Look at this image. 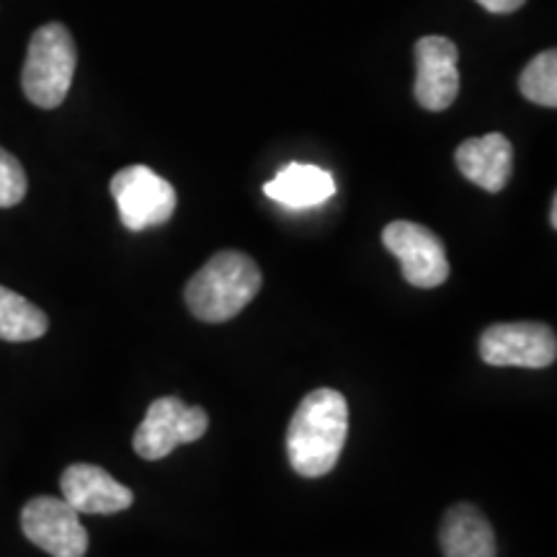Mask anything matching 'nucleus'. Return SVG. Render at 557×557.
<instances>
[{
    "mask_svg": "<svg viewBox=\"0 0 557 557\" xmlns=\"http://www.w3.org/2000/svg\"><path fill=\"white\" fill-rule=\"evenodd\" d=\"M348 436V406L338 389H312L299 403L287 429V457L302 478H323L338 465Z\"/></svg>",
    "mask_w": 557,
    "mask_h": 557,
    "instance_id": "1",
    "label": "nucleus"
},
{
    "mask_svg": "<svg viewBox=\"0 0 557 557\" xmlns=\"http://www.w3.org/2000/svg\"><path fill=\"white\" fill-rule=\"evenodd\" d=\"M111 197L120 207L122 225L132 233L165 225L176 212L178 197L171 181L148 165H127L111 178Z\"/></svg>",
    "mask_w": 557,
    "mask_h": 557,
    "instance_id": "5",
    "label": "nucleus"
},
{
    "mask_svg": "<svg viewBox=\"0 0 557 557\" xmlns=\"http://www.w3.org/2000/svg\"><path fill=\"white\" fill-rule=\"evenodd\" d=\"M549 225L557 227V197H553V207H549Z\"/></svg>",
    "mask_w": 557,
    "mask_h": 557,
    "instance_id": "18",
    "label": "nucleus"
},
{
    "mask_svg": "<svg viewBox=\"0 0 557 557\" xmlns=\"http://www.w3.org/2000/svg\"><path fill=\"white\" fill-rule=\"evenodd\" d=\"M519 90L527 101L537 107H557V52H540L529 65L521 70Z\"/></svg>",
    "mask_w": 557,
    "mask_h": 557,
    "instance_id": "15",
    "label": "nucleus"
},
{
    "mask_svg": "<svg viewBox=\"0 0 557 557\" xmlns=\"http://www.w3.org/2000/svg\"><path fill=\"white\" fill-rule=\"evenodd\" d=\"M455 160L459 173L487 194L504 191L511 181L513 148L500 132L465 139L455 152Z\"/></svg>",
    "mask_w": 557,
    "mask_h": 557,
    "instance_id": "11",
    "label": "nucleus"
},
{
    "mask_svg": "<svg viewBox=\"0 0 557 557\" xmlns=\"http://www.w3.org/2000/svg\"><path fill=\"white\" fill-rule=\"evenodd\" d=\"M75 62H78V52H75L73 34L65 26L45 24L34 32L24 73H21V88L26 99L39 109H58L73 86Z\"/></svg>",
    "mask_w": 557,
    "mask_h": 557,
    "instance_id": "3",
    "label": "nucleus"
},
{
    "mask_svg": "<svg viewBox=\"0 0 557 557\" xmlns=\"http://www.w3.org/2000/svg\"><path fill=\"white\" fill-rule=\"evenodd\" d=\"M209 416L205 408L186 406L176 395L150 403L148 413L132 436V449L139 457L156 462L169 457L181 444H194L207 434Z\"/></svg>",
    "mask_w": 557,
    "mask_h": 557,
    "instance_id": "4",
    "label": "nucleus"
},
{
    "mask_svg": "<svg viewBox=\"0 0 557 557\" xmlns=\"http://www.w3.org/2000/svg\"><path fill=\"white\" fill-rule=\"evenodd\" d=\"M444 557H496V532L478 506L455 504L438 527Z\"/></svg>",
    "mask_w": 557,
    "mask_h": 557,
    "instance_id": "12",
    "label": "nucleus"
},
{
    "mask_svg": "<svg viewBox=\"0 0 557 557\" xmlns=\"http://www.w3.org/2000/svg\"><path fill=\"white\" fill-rule=\"evenodd\" d=\"M480 359L491 367L547 369L557 359L555 331L545 323H496L480 336Z\"/></svg>",
    "mask_w": 557,
    "mask_h": 557,
    "instance_id": "7",
    "label": "nucleus"
},
{
    "mask_svg": "<svg viewBox=\"0 0 557 557\" xmlns=\"http://www.w3.org/2000/svg\"><path fill=\"white\" fill-rule=\"evenodd\" d=\"M478 3L491 13H513L519 11L527 0H478Z\"/></svg>",
    "mask_w": 557,
    "mask_h": 557,
    "instance_id": "17",
    "label": "nucleus"
},
{
    "mask_svg": "<svg viewBox=\"0 0 557 557\" xmlns=\"http://www.w3.org/2000/svg\"><path fill=\"white\" fill-rule=\"evenodd\" d=\"M263 194L287 209H310L336 194V181L318 165L289 163L263 186Z\"/></svg>",
    "mask_w": 557,
    "mask_h": 557,
    "instance_id": "13",
    "label": "nucleus"
},
{
    "mask_svg": "<svg viewBox=\"0 0 557 557\" xmlns=\"http://www.w3.org/2000/svg\"><path fill=\"white\" fill-rule=\"evenodd\" d=\"M26 189H29V181H26L24 165L9 150L0 148V209L16 207L26 197Z\"/></svg>",
    "mask_w": 557,
    "mask_h": 557,
    "instance_id": "16",
    "label": "nucleus"
},
{
    "mask_svg": "<svg viewBox=\"0 0 557 557\" xmlns=\"http://www.w3.org/2000/svg\"><path fill=\"white\" fill-rule=\"evenodd\" d=\"M459 52L447 37H423L416 45V101L429 111H447L459 94Z\"/></svg>",
    "mask_w": 557,
    "mask_h": 557,
    "instance_id": "9",
    "label": "nucleus"
},
{
    "mask_svg": "<svg viewBox=\"0 0 557 557\" xmlns=\"http://www.w3.org/2000/svg\"><path fill=\"white\" fill-rule=\"evenodd\" d=\"M62 498L78 513H120L135 504V493L99 465H70L60 478Z\"/></svg>",
    "mask_w": 557,
    "mask_h": 557,
    "instance_id": "10",
    "label": "nucleus"
},
{
    "mask_svg": "<svg viewBox=\"0 0 557 557\" xmlns=\"http://www.w3.org/2000/svg\"><path fill=\"white\" fill-rule=\"evenodd\" d=\"M261 284L259 263L248 253L220 250L186 284V308L205 323H225L253 302Z\"/></svg>",
    "mask_w": 557,
    "mask_h": 557,
    "instance_id": "2",
    "label": "nucleus"
},
{
    "mask_svg": "<svg viewBox=\"0 0 557 557\" xmlns=\"http://www.w3.org/2000/svg\"><path fill=\"white\" fill-rule=\"evenodd\" d=\"M47 329H50V320L45 310H39L37 305L13 289L0 287V341L26 344V341L45 336Z\"/></svg>",
    "mask_w": 557,
    "mask_h": 557,
    "instance_id": "14",
    "label": "nucleus"
},
{
    "mask_svg": "<svg viewBox=\"0 0 557 557\" xmlns=\"http://www.w3.org/2000/svg\"><path fill=\"white\" fill-rule=\"evenodd\" d=\"M382 246L400 261L403 278L418 289H436L449 278L447 248L434 230L395 220L382 230Z\"/></svg>",
    "mask_w": 557,
    "mask_h": 557,
    "instance_id": "6",
    "label": "nucleus"
},
{
    "mask_svg": "<svg viewBox=\"0 0 557 557\" xmlns=\"http://www.w3.org/2000/svg\"><path fill=\"white\" fill-rule=\"evenodd\" d=\"M21 532L52 557H86L88 532L65 498L37 496L21 508Z\"/></svg>",
    "mask_w": 557,
    "mask_h": 557,
    "instance_id": "8",
    "label": "nucleus"
}]
</instances>
